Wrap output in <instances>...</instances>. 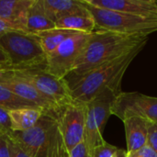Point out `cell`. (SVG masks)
<instances>
[{
  "label": "cell",
  "mask_w": 157,
  "mask_h": 157,
  "mask_svg": "<svg viewBox=\"0 0 157 157\" xmlns=\"http://www.w3.org/2000/svg\"><path fill=\"white\" fill-rule=\"evenodd\" d=\"M55 28L84 33H92L97 29L96 22L89 12L86 14H71L63 17L55 22Z\"/></svg>",
  "instance_id": "obj_17"
},
{
  "label": "cell",
  "mask_w": 157,
  "mask_h": 157,
  "mask_svg": "<svg viewBox=\"0 0 157 157\" xmlns=\"http://www.w3.org/2000/svg\"><path fill=\"white\" fill-rule=\"evenodd\" d=\"M86 119V104L71 102L59 115V124L66 150L69 152L84 141Z\"/></svg>",
  "instance_id": "obj_10"
},
{
  "label": "cell",
  "mask_w": 157,
  "mask_h": 157,
  "mask_svg": "<svg viewBox=\"0 0 157 157\" xmlns=\"http://www.w3.org/2000/svg\"><path fill=\"white\" fill-rule=\"evenodd\" d=\"M0 47L14 69L45 68L47 55L36 34L9 31L0 39Z\"/></svg>",
  "instance_id": "obj_4"
},
{
  "label": "cell",
  "mask_w": 157,
  "mask_h": 157,
  "mask_svg": "<svg viewBox=\"0 0 157 157\" xmlns=\"http://www.w3.org/2000/svg\"><path fill=\"white\" fill-rule=\"evenodd\" d=\"M13 132H26L33 128L40 120L43 111L39 108H22L8 110Z\"/></svg>",
  "instance_id": "obj_16"
},
{
  "label": "cell",
  "mask_w": 157,
  "mask_h": 157,
  "mask_svg": "<svg viewBox=\"0 0 157 157\" xmlns=\"http://www.w3.org/2000/svg\"><path fill=\"white\" fill-rule=\"evenodd\" d=\"M0 108L6 110L22 109V108H37L31 103L20 98L6 86L0 85Z\"/></svg>",
  "instance_id": "obj_20"
},
{
  "label": "cell",
  "mask_w": 157,
  "mask_h": 157,
  "mask_svg": "<svg viewBox=\"0 0 157 157\" xmlns=\"http://www.w3.org/2000/svg\"><path fill=\"white\" fill-rule=\"evenodd\" d=\"M149 36L127 35L98 29L91 33L73 70L63 79H74L122 56L141 45L146 44Z\"/></svg>",
  "instance_id": "obj_1"
},
{
  "label": "cell",
  "mask_w": 157,
  "mask_h": 157,
  "mask_svg": "<svg viewBox=\"0 0 157 157\" xmlns=\"http://www.w3.org/2000/svg\"><path fill=\"white\" fill-rule=\"evenodd\" d=\"M85 3L103 9L122 12L147 18H157L155 0H84Z\"/></svg>",
  "instance_id": "obj_12"
},
{
  "label": "cell",
  "mask_w": 157,
  "mask_h": 157,
  "mask_svg": "<svg viewBox=\"0 0 157 157\" xmlns=\"http://www.w3.org/2000/svg\"><path fill=\"white\" fill-rule=\"evenodd\" d=\"M8 146L10 157H30L12 138L8 135Z\"/></svg>",
  "instance_id": "obj_23"
},
{
  "label": "cell",
  "mask_w": 157,
  "mask_h": 157,
  "mask_svg": "<svg viewBox=\"0 0 157 157\" xmlns=\"http://www.w3.org/2000/svg\"><path fill=\"white\" fill-rule=\"evenodd\" d=\"M90 35L91 33L78 32L65 40L47 55L45 71L63 79L73 70Z\"/></svg>",
  "instance_id": "obj_8"
},
{
  "label": "cell",
  "mask_w": 157,
  "mask_h": 157,
  "mask_svg": "<svg viewBox=\"0 0 157 157\" xmlns=\"http://www.w3.org/2000/svg\"><path fill=\"white\" fill-rule=\"evenodd\" d=\"M120 152H121V150H120ZM120 152H119V154H120ZM119 154H118V155H116V156H114V157H119V155H119Z\"/></svg>",
  "instance_id": "obj_30"
},
{
  "label": "cell",
  "mask_w": 157,
  "mask_h": 157,
  "mask_svg": "<svg viewBox=\"0 0 157 157\" xmlns=\"http://www.w3.org/2000/svg\"><path fill=\"white\" fill-rule=\"evenodd\" d=\"M0 157H10L8 136H0Z\"/></svg>",
  "instance_id": "obj_26"
},
{
  "label": "cell",
  "mask_w": 157,
  "mask_h": 157,
  "mask_svg": "<svg viewBox=\"0 0 157 157\" xmlns=\"http://www.w3.org/2000/svg\"><path fill=\"white\" fill-rule=\"evenodd\" d=\"M10 136L30 157L68 156L56 117L43 114L33 128Z\"/></svg>",
  "instance_id": "obj_3"
},
{
  "label": "cell",
  "mask_w": 157,
  "mask_h": 157,
  "mask_svg": "<svg viewBox=\"0 0 157 157\" xmlns=\"http://www.w3.org/2000/svg\"><path fill=\"white\" fill-rule=\"evenodd\" d=\"M145 44L132 52L122 55L86 75L74 79H64L73 101L87 104L107 88L112 89L118 95L121 93L122 77Z\"/></svg>",
  "instance_id": "obj_2"
},
{
  "label": "cell",
  "mask_w": 157,
  "mask_h": 157,
  "mask_svg": "<svg viewBox=\"0 0 157 157\" xmlns=\"http://www.w3.org/2000/svg\"><path fill=\"white\" fill-rule=\"evenodd\" d=\"M14 68L12 66L9 65H0V73H3L5 71H9V70H13Z\"/></svg>",
  "instance_id": "obj_29"
},
{
  "label": "cell",
  "mask_w": 157,
  "mask_h": 157,
  "mask_svg": "<svg viewBox=\"0 0 157 157\" xmlns=\"http://www.w3.org/2000/svg\"><path fill=\"white\" fill-rule=\"evenodd\" d=\"M34 1L0 0V18L11 25L15 30L28 32L26 28L27 18Z\"/></svg>",
  "instance_id": "obj_13"
},
{
  "label": "cell",
  "mask_w": 157,
  "mask_h": 157,
  "mask_svg": "<svg viewBox=\"0 0 157 157\" xmlns=\"http://www.w3.org/2000/svg\"><path fill=\"white\" fill-rule=\"evenodd\" d=\"M120 150L104 141L103 143L96 145L90 153L91 157H114L119 154Z\"/></svg>",
  "instance_id": "obj_21"
},
{
  "label": "cell",
  "mask_w": 157,
  "mask_h": 157,
  "mask_svg": "<svg viewBox=\"0 0 157 157\" xmlns=\"http://www.w3.org/2000/svg\"><path fill=\"white\" fill-rule=\"evenodd\" d=\"M0 65H9L12 66L10 64V61L9 58L7 56V54L5 52V51L0 47Z\"/></svg>",
  "instance_id": "obj_28"
},
{
  "label": "cell",
  "mask_w": 157,
  "mask_h": 157,
  "mask_svg": "<svg viewBox=\"0 0 157 157\" xmlns=\"http://www.w3.org/2000/svg\"><path fill=\"white\" fill-rule=\"evenodd\" d=\"M147 144L157 154V124H152L149 129Z\"/></svg>",
  "instance_id": "obj_25"
},
{
  "label": "cell",
  "mask_w": 157,
  "mask_h": 157,
  "mask_svg": "<svg viewBox=\"0 0 157 157\" xmlns=\"http://www.w3.org/2000/svg\"><path fill=\"white\" fill-rule=\"evenodd\" d=\"M9 73L32 85L45 98L59 109L73 102L65 80L47 73L45 68L13 69Z\"/></svg>",
  "instance_id": "obj_6"
},
{
  "label": "cell",
  "mask_w": 157,
  "mask_h": 157,
  "mask_svg": "<svg viewBox=\"0 0 157 157\" xmlns=\"http://www.w3.org/2000/svg\"><path fill=\"white\" fill-rule=\"evenodd\" d=\"M12 132L8 110L0 108V136H8Z\"/></svg>",
  "instance_id": "obj_22"
},
{
  "label": "cell",
  "mask_w": 157,
  "mask_h": 157,
  "mask_svg": "<svg viewBox=\"0 0 157 157\" xmlns=\"http://www.w3.org/2000/svg\"><path fill=\"white\" fill-rule=\"evenodd\" d=\"M9 71L0 73V85L6 86L20 98L40 109L43 111V114L51 115L59 119V115L63 108L59 109L53 105L47 98H45L32 85L12 75Z\"/></svg>",
  "instance_id": "obj_11"
},
{
  "label": "cell",
  "mask_w": 157,
  "mask_h": 157,
  "mask_svg": "<svg viewBox=\"0 0 157 157\" xmlns=\"http://www.w3.org/2000/svg\"><path fill=\"white\" fill-rule=\"evenodd\" d=\"M47 17L54 23L71 14H86L88 10L82 0H39Z\"/></svg>",
  "instance_id": "obj_15"
},
{
  "label": "cell",
  "mask_w": 157,
  "mask_h": 157,
  "mask_svg": "<svg viewBox=\"0 0 157 157\" xmlns=\"http://www.w3.org/2000/svg\"><path fill=\"white\" fill-rule=\"evenodd\" d=\"M126 157H157V154L147 144L132 154H126Z\"/></svg>",
  "instance_id": "obj_24"
},
{
  "label": "cell",
  "mask_w": 157,
  "mask_h": 157,
  "mask_svg": "<svg viewBox=\"0 0 157 157\" xmlns=\"http://www.w3.org/2000/svg\"><path fill=\"white\" fill-rule=\"evenodd\" d=\"M117 96L118 94L112 89L107 88L86 104L84 143L89 154L96 145L105 141L102 132L109 118L112 115V105Z\"/></svg>",
  "instance_id": "obj_7"
},
{
  "label": "cell",
  "mask_w": 157,
  "mask_h": 157,
  "mask_svg": "<svg viewBox=\"0 0 157 157\" xmlns=\"http://www.w3.org/2000/svg\"><path fill=\"white\" fill-rule=\"evenodd\" d=\"M76 33L78 32L55 28L52 29L37 33L36 35L39 37L40 40V44L43 48V51L45 52L46 55H48L52 52H53L60 44H62L65 40H67L68 38Z\"/></svg>",
  "instance_id": "obj_19"
},
{
  "label": "cell",
  "mask_w": 157,
  "mask_h": 157,
  "mask_svg": "<svg viewBox=\"0 0 157 157\" xmlns=\"http://www.w3.org/2000/svg\"><path fill=\"white\" fill-rule=\"evenodd\" d=\"M122 121L125 128L127 154H132L147 144L148 132L153 123L139 116H132Z\"/></svg>",
  "instance_id": "obj_14"
},
{
  "label": "cell",
  "mask_w": 157,
  "mask_h": 157,
  "mask_svg": "<svg viewBox=\"0 0 157 157\" xmlns=\"http://www.w3.org/2000/svg\"><path fill=\"white\" fill-rule=\"evenodd\" d=\"M112 114L121 121L139 116L157 124V98L139 92H121L112 105Z\"/></svg>",
  "instance_id": "obj_9"
},
{
  "label": "cell",
  "mask_w": 157,
  "mask_h": 157,
  "mask_svg": "<svg viewBox=\"0 0 157 157\" xmlns=\"http://www.w3.org/2000/svg\"><path fill=\"white\" fill-rule=\"evenodd\" d=\"M98 29L127 35L149 36L157 31V18H147L122 12L98 8L85 3Z\"/></svg>",
  "instance_id": "obj_5"
},
{
  "label": "cell",
  "mask_w": 157,
  "mask_h": 157,
  "mask_svg": "<svg viewBox=\"0 0 157 157\" xmlns=\"http://www.w3.org/2000/svg\"><path fill=\"white\" fill-rule=\"evenodd\" d=\"M26 28L27 31L32 34L55 29V23L47 17L39 0L34 1L29 11Z\"/></svg>",
  "instance_id": "obj_18"
},
{
  "label": "cell",
  "mask_w": 157,
  "mask_h": 157,
  "mask_svg": "<svg viewBox=\"0 0 157 157\" xmlns=\"http://www.w3.org/2000/svg\"><path fill=\"white\" fill-rule=\"evenodd\" d=\"M13 30H15V29L11 25H9L7 22H6V21H4L3 19L0 18V39L6 33H7L9 31H13Z\"/></svg>",
  "instance_id": "obj_27"
}]
</instances>
